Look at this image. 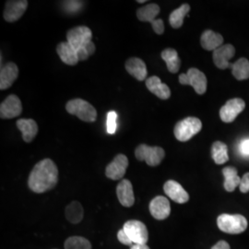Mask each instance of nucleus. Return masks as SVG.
Instances as JSON below:
<instances>
[{"label": "nucleus", "mask_w": 249, "mask_h": 249, "mask_svg": "<svg viewBox=\"0 0 249 249\" xmlns=\"http://www.w3.org/2000/svg\"><path fill=\"white\" fill-rule=\"evenodd\" d=\"M235 49L231 45H222L213 51V61L215 66L220 70H226L231 67L229 60L233 57Z\"/></svg>", "instance_id": "2eb2a0df"}, {"label": "nucleus", "mask_w": 249, "mask_h": 249, "mask_svg": "<svg viewBox=\"0 0 249 249\" xmlns=\"http://www.w3.org/2000/svg\"><path fill=\"white\" fill-rule=\"evenodd\" d=\"M240 151L242 152V154L244 155H249V139L248 140H245L241 142L240 145Z\"/></svg>", "instance_id": "f704fd0d"}, {"label": "nucleus", "mask_w": 249, "mask_h": 249, "mask_svg": "<svg viewBox=\"0 0 249 249\" xmlns=\"http://www.w3.org/2000/svg\"><path fill=\"white\" fill-rule=\"evenodd\" d=\"M163 190L172 200L179 204H184L189 200L188 193L177 181H167L163 186Z\"/></svg>", "instance_id": "4468645a"}, {"label": "nucleus", "mask_w": 249, "mask_h": 249, "mask_svg": "<svg viewBox=\"0 0 249 249\" xmlns=\"http://www.w3.org/2000/svg\"><path fill=\"white\" fill-rule=\"evenodd\" d=\"M217 224L220 230L224 232L238 234L246 231L248 227V221L240 214H222L217 219Z\"/></svg>", "instance_id": "20e7f679"}, {"label": "nucleus", "mask_w": 249, "mask_h": 249, "mask_svg": "<svg viewBox=\"0 0 249 249\" xmlns=\"http://www.w3.org/2000/svg\"><path fill=\"white\" fill-rule=\"evenodd\" d=\"M224 176V188L228 192H232L238 186H240L241 178L237 175V170L234 167H225L223 170Z\"/></svg>", "instance_id": "b1692460"}, {"label": "nucleus", "mask_w": 249, "mask_h": 249, "mask_svg": "<svg viewBox=\"0 0 249 249\" xmlns=\"http://www.w3.org/2000/svg\"><path fill=\"white\" fill-rule=\"evenodd\" d=\"M58 180V170L51 159H44L39 161L32 170L28 185L36 193H45L53 189Z\"/></svg>", "instance_id": "f257e3e1"}, {"label": "nucleus", "mask_w": 249, "mask_h": 249, "mask_svg": "<svg viewBox=\"0 0 249 249\" xmlns=\"http://www.w3.org/2000/svg\"><path fill=\"white\" fill-rule=\"evenodd\" d=\"M131 249H150L147 245H133Z\"/></svg>", "instance_id": "e433bc0d"}, {"label": "nucleus", "mask_w": 249, "mask_h": 249, "mask_svg": "<svg viewBox=\"0 0 249 249\" xmlns=\"http://www.w3.org/2000/svg\"><path fill=\"white\" fill-rule=\"evenodd\" d=\"M212 155L215 163L223 164L229 160L228 156V148L226 144L222 142H216L212 147Z\"/></svg>", "instance_id": "cd10ccee"}, {"label": "nucleus", "mask_w": 249, "mask_h": 249, "mask_svg": "<svg viewBox=\"0 0 249 249\" xmlns=\"http://www.w3.org/2000/svg\"><path fill=\"white\" fill-rule=\"evenodd\" d=\"M161 58L166 63L167 69L171 73H178L181 67V60L175 49L167 48L161 52Z\"/></svg>", "instance_id": "393cba45"}, {"label": "nucleus", "mask_w": 249, "mask_h": 249, "mask_svg": "<svg viewBox=\"0 0 249 249\" xmlns=\"http://www.w3.org/2000/svg\"><path fill=\"white\" fill-rule=\"evenodd\" d=\"M202 128L201 121L196 117H187L176 124L174 133L179 142H185L192 139Z\"/></svg>", "instance_id": "7ed1b4c3"}, {"label": "nucleus", "mask_w": 249, "mask_h": 249, "mask_svg": "<svg viewBox=\"0 0 249 249\" xmlns=\"http://www.w3.org/2000/svg\"><path fill=\"white\" fill-rule=\"evenodd\" d=\"M240 191L242 193H248L249 191V173L244 175L241 179Z\"/></svg>", "instance_id": "72a5a7b5"}, {"label": "nucleus", "mask_w": 249, "mask_h": 249, "mask_svg": "<svg viewBox=\"0 0 249 249\" xmlns=\"http://www.w3.org/2000/svg\"><path fill=\"white\" fill-rule=\"evenodd\" d=\"M64 4H65L64 6H65L67 11L77 12L81 7L82 2H80V1H67V2H64Z\"/></svg>", "instance_id": "2f4dec72"}, {"label": "nucleus", "mask_w": 249, "mask_h": 249, "mask_svg": "<svg viewBox=\"0 0 249 249\" xmlns=\"http://www.w3.org/2000/svg\"><path fill=\"white\" fill-rule=\"evenodd\" d=\"M146 87L151 93H153L161 100H167L171 96L169 87L166 84L162 83L160 79L156 76H152L146 80Z\"/></svg>", "instance_id": "6ab92c4d"}, {"label": "nucleus", "mask_w": 249, "mask_h": 249, "mask_svg": "<svg viewBox=\"0 0 249 249\" xmlns=\"http://www.w3.org/2000/svg\"><path fill=\"white\" fill-rule=\"evenodd\" d=\"M28 8L26 0H9L6 3L3 17L8 22H14L21 18Z\"/></svg>", "instance_id": "ddd939ff"}, {"label": "nucleus", "mask_w": 249, "mask_h": 249, "mask_svg": "<svg viewBox=\"0 0 249 249\" xmlns=\"http://www.w3.org/2000/svg\"><path fill=\"white\" fill-rule=\"evenodd\" d=\"M246 103L242 99L229 100L220 110L221 119L224 123H231L244 111Z\"/></svg>", "instance_id": "9d476101"}, {"label": "nucleus", "mask_w": 249, "mask_h": 249, "mask_svg": "<svg viewBox=\"0 0 249 249\" xmlns=\"http://www.w3.org/2000/svg\"><path fill=\"white\" fill-rule=\"evenodd\" d=\"M117 238H118V241H119L121 244L125 245V246H131V247H132V245H133V242L130 240V238L127 236V234L125 233V231H124L123 228H122L120 231H118V233H117Z\"/></svg>", "instance_id": "473e14b6"}, {"label": "nucleus", "mask_w": 249, "mask_h": 249, "mask_svg": "<svg viewBox=\"0 0 249 249\" xmlns=\"http://www.w3.org/2000/svg\"><path fill=\"white\" fill-rule=\"evenodd\" d=\"M123 229L135 245H146L149 239V232L144 223L131 220L124 223Z\"/></svg>", "instance_id": "1a4fd4ad"}, {"label": "nucleus", "mask_w": 249, "mask_h": 249, "mask_svg": "<svg viewBox=\"0 0 249 249\" xmlns=\"http://www.w3.org/2000/svg\"><path fill=\"white\" fill-rule=\"evenodd\" d=\"M83 208L78 201H73L66 208V217L71 223H79L83 219Z\"/></svg>", "instance_id": "bb28decb"}, {"label": "nucleus", "mask_w": 249, "mask_h": 249, "mask_svg": "<svg viewBox=\"0 0 249 249\" xmlns=\"http://www.w3.org/2000/svg\"><path fill=\"white\" fill-rule=\"evenodd\" d=\"M160 13V7L157 4L151 3L137 10V17L141 21H147L151 23V26L155 34L162 35L164 32V23L162 19H156Z\"/></svg>", "instance_id": "39448f33"}, {"label": "nucleus", "mask_w": 249, "mask_h": 249, "mask_svg": "<svg viewBox=\"0 0 249 249\" xmlns=\"http://www.w3.org/2000/svg\"><path fill=\"white\" fill-rule=\"evenodd\" d=\"M179 82L183 85L192 86L197 94H204L207 90V78L203 72L192 68L187 73H183L179 76Z\"/></svg>", "instance_id": "0eeeda50"}, {"label": "nucleus", "mask_w": 249, "mask_h": 249, "mask_svg": "<svg viewBox=\"0 0 249 249\" xmlns=\"http://www.w3.org/2000/svg\"><path fill=\"white\" fill-rule=\"evenodd\" d=\"M17 127L22 133L23 141L27 143L33 142L38 133V124L34 119H18Z\"/></svg>", "instance_id": "4be33fe9"}, {"label": "nucleus", "mask_w": 249, "mask_h": 249, "mask_svg": "<svg viewBox=\"0 0 249 249\" xmlns=\"http://www.w3.org/2000/svg\"><path fill=\"white\" fill-rule=\"evenodd\" d=\"M127 166V157L124 154H117L114 160L107 165L106 175L112 180H120L124 177Z\"/></svg>", "instance_id": "f8f14e48"}, {"label": "nucleus", "mask_w": 249, "mask_h": 249, "mask_svg": "<svg viewBox=\"0 0 249 249\" xmlns=\"http://www.w3.org/2000/svg\"><path fill=\"white\" fill-rule=\"evenodd\" d=\"M92 33L90 29L86 26H78L71 29L67 34V42L77 51L84 48L91 42Z\"/></svg>", "instance_id": "6e6552de"}, {"label": "nucleus", "mask_w": 249, "mask_h": 249, "mask_svg": "<svg viewBox=\"0 0 249 249\" xmlns=\"http://www.w3.org/2000/svg\"><path fill=\"white\" fill-rule=\"evenodd\" d=\"M118 200L124 207H132L135 202L133 187L130 181L123 179L116 187Z\"/></svg>", "instance_id": "f3484780"}, {"label": "nucleus", "mask_w": 249, "mask_h": 249, "mask_svg": "<svg viewBox=\"0 0 249 249\" xmlns=\"http://www.w3.org/2000/svg\"><path fill=\"white\" fill-rule=\"evenodd\" d=\"M137 2H138V3H145L146 1H145V0H138Z\"/></svg>", "instance_id": "4c0bfd02"}, {"label": "nucleus", "mask_w": 249, "mask_h": 249, "mask_svg": "<svg viewBox=\"0 0 249 249\" xmlns=\"http://www.w3.org/2000/svg\"><path fill=\"white\" fill-rule=\"evenodd\" d=\"M56 52L63 63H65L66 65L75 66L80 61L77 50L73 48L68 42H62L57 45Z\"/></svg>", "instance_id": "aec40b11"}, {"label": "nucleus", "mask_w": 249, "mask_h": 249, "mask_svg": "<svg viewBox=\"0 0 249 249\" xmlns=\"http://www.w3.org/2000/svg\"><path fill=\"white\" fill-rule=\"evenodd\" d=\"M18 76V69L15 63H7L1 68L0 71V89L2 90L9 89L17 80Z\"/></svg>", "instance_id": "a211bd4d"}, {"label": "nucleus", "mask_w": 249, "mask_h": 249, "mask_svg": "<svg viewBox=\"0 0 249 249\" xmlns=\"http://www.w3.org/2000/svg\"><path fill=\"white\" fill-rule=\"evenodd\" d=\"M125 70L131 76H133L135 79L140 81L145 80L148 74L145 63L138 57L129 58L125 62Z\"/></svg>", "instance_id": "412c9836"}, {"label": "nucleus", "mask_w": 249, "mask_h": 249, "mask_svg": "<svg viewBox=\"0 0 249 249\" xmlns=\"http://www.w3.org/2000/svg\"><path fill=\"white\" fill-rule=\"evenodd\" d=\"M150 212L156 220H164L169 217L171 206L165 196H155L150 203Z\"/></svg>", "instance_id": "dca6fc26"}, {"label": "nucleus", "mask_w": 249, "mask_h": 249, "mask_svg": "<svg viewBox=\"0 0 249 249\" xmlns=\"http://www.w3.org/2000/svg\"><path fill=\"white\" fill-rule=\"evenodd\" d=\"M200 44L205 50L215 51L223 45V37L219 34L214 33L213 31L207 30L201 36Z\"/></svg>", "instance_id": "5701e85b"}, {"label": "nucleus", "mask_w": 249, "mask_h": 249, "mask_svg": "<svg viewBox=\"0 0 249 249\" xmlns=\"http://www.w3.org/2000/svg\"><path fill=\"white\" fill-rule=\"evenodd\" d=\"M66 110L69 114L78 116L84 122H94L97 118V111L89 103L82 99H73L68 102Z\"/></svg>", "instance_id": "f03ea898"}, {"label": "nucleus", "mask_w": 249, "mask_h": 249, "mask_svg": "<svg viewBox=\"0 0 249 249\" xmlns=\"http://www.w3.org/2000/svg\"><path fill=\"white\" fill-rule=\"evenodd\" d=\"M190 10V6L188 4H183L180 8L175 9L169 17V22L171 26L174 29H178L183 25L184 18L187 16Z\"/></svg>", "instance_id": "c85d7f7f"}, {"label": "nucleus", "mask_w": 249, "mask_h": 249, "mask_svg": "<svg viewBox=\"0 0 249 249\" xmlns=\"http://www.w3.org/2000/svg\"><path fill=\"white\" fill-rule=\"evenodd\" d=\"M65 249H91V245L84 237L72 236L65 242Z\"/></svg>", "instance_id": "c756f323"}, {"label": "nucleus", "mask_w": 249, "mask_h": 249, "mask_svg": "<svg viewBox=\"0 0 249 249\" xmlns=\"http://www.w3.org/2000/svg\"><path fill=\"white\" fill-rule=\"evenodd\" d=\"M212 249H231L228 243L225 241H219Z\"/></svg>", "instance_id": "c9c22d12"}, {"label": "nucleus", "mask_w": 249, "mask_h": 249, "mask_svg": "<svg viewBox=\"0 0 249 249\" xmlns=\"http://www.w3.org/2000/svg\"><path fill=\"white\" fill-rule=\"evenodd\" d=\"M135 156L139 160H145L150 166L159 165L165 156L164 150L160 147H151L141 144L135 150Z\"/></svg>", "instance_id": "423d86ee"}, {"label": "nucleus", "mask_w": 249, "mask_h": 249, "mask_svg": "<svg viewBox=\"0 0 249 249\" xmlns=\"http://www.w3.org/2000/svg\"><path fill=\"white\" fill-rule=\"evenodd\" d=\"M22 112L21 102L17 95L10 94L0 106V117L11 119L19 116Z\"/></svg>", "instance_id": "9b49d317"}, {"label": "nucleus", "mask_w": 249, "mask_h": 249, "mask_svg": "<svg viewBox=\"0 0 249 249\" xmlns=\"http://www.w3.org/2000/svg\"><path fill=\"white\" fill-rule=\"evenodd\" d=\"M231 73L238 80L249 79V61L247 58H240L231 65Z\"/></svg>", "instance_id": "a878e982"}, {"label": "nucleus", "mask_w": 249, "mask_h": 249, "mask_svg": "<svg viewBox=\"0 0 249 249\" xmlns=\"http://www.w3.org/2000/svg\"><path fill=\"white\" fill-rule=\"evenodd\" d=\"M116 118H117V114L115 111L108 112L107 117V132L110 135L116 133Z\"/></svg>", "instance_id": "7c9ffc66"}]
</instances>
